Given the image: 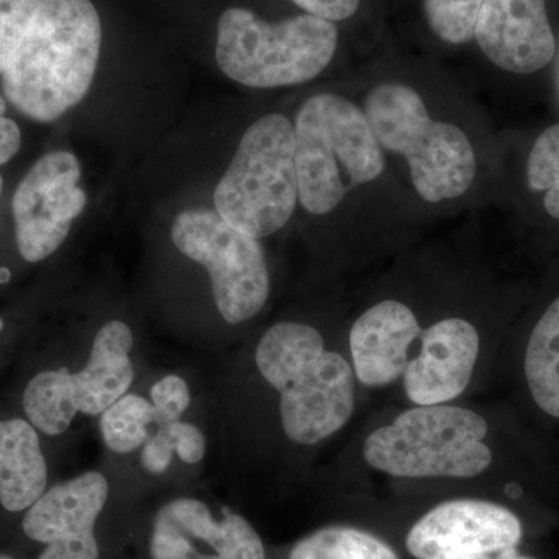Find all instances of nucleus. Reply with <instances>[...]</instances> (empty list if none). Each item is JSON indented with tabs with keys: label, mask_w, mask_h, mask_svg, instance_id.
Wrapping results in <instances>:
<instances>
[{
	"label": "nucleus",
	"mask_w": 559,
	"mask_h": 559,
	"mask_svg": "<svg viewBox=\"0 0 559 559\" xmlns=\"http://www.w3.org/2000/svg\"><path fill=\"white\" fill-rule=\"evenodd\" d=\"M80 178L79 159L69 151H53L21 180L14 191L13 216L22 259L31 263L49 259L68 238L87 201Z\"/></svg>",
	"instance_id": "10"
},
{
	"label": "nucleus",
	"mask_w": 559,
	"mask_h": 559,
	"mask_svg": "<svg viewBox=\"0 0 559 559\" xmlns=\"http://www.w3.org/2000/svg\"><path fill=\"white\" fill-rule=\"evenodd\" d=\"M381 148L403 154L419 197L428 202L462 197L476 175V154L465 132L430 119L423 98L403 84H381L366 102Z\"/></svg>",
	"instance_id": "5"
},
{
	"label": "nucleus",
	"mask_w": 559,
	"mask_h": 559,
	"mask_svg": "<svg viewBox=\"0 0 559 559\" xmlns=\"http://www.w3.org/2000/svg\"><path fill=\"white\" fill-rule=\"evenodd\" d=\"M474 38L498 68L522 75L546 68L557 50L546 0H484Z\"/></svg>",
	"instance_id": "15"
},
{
	"label": "nucleus",
	"mask_w": 559,
	"mask_h": 559,
	"mask_svg": "<svg viewBox=\"0 0 559 559\" xmlns=\"http://www.w3.org/2000/svg\"><path fill=\"white\" fill-rule=\"evenodd\" d=\"M336 47V25L312 14L267 24L252 11L230 9L219 17L216 61L245 86H293L322 73Z\"/></svg>",
	"instance_id": "6"
},
{
	"label": "nucleus",
	"mask_w": 559,
	"mask_h": 559,
	"mask_svg": "<svg viewBox=\"0 0 559 559\" xmlns=\"http://www.w3.org/2000/svg\"><path fill=\"white\" fill-rule=\"evenodd\" d=\"M488 425L477 412L436 404L404 411L364 441L370 468L401 479H471L491 466Z\"/></svg>",
	"instance_id": "4"
},
{
	"label": "nucleus",
	"mask_w": 559,
	"mask_h": 559,
	"mask_svg": "<svg viewBox=\"0 0 559 559\" xmlns=\"http://www.w3.org/2000/svg\"><path fill=\"white\" fill-rule=\"evenodd\" d=\"M463 559H538L535 557H530V555H522L518 547L514 549H506L500 551H495V554H480L473 555V557L463 558Z\"/></svg>",
	"instance_id": "29"
},
{
	"label": "nucleus",
	"mask_w": 559,
	"mask_h": 559,
	"mask_svg": "<svg viewBox=\"0 0 559 559\" xmlns=\"http://www.w3.org/2000/svg\"><path fill=\"white\" fill-rule=\"evenodd\" d=\"M100 47L91 0H43L3 70L5 97L33 120L60 119L90 92Z\"/></svg>",
	"instance_id": "1"
},
{
	"label": "nucleus",
	"mask_w": 559,
	"mask_h": 559,
	"mask_svg": "<svg viewBox=\"0 0 559 559\" xmlns=\"http://www.w3.org/2000/svg\"><path fill=\"white\" fill-rule=\"evenodd\" d=\"M0 193H2V178H0Z\"/></svg>",
	"instance_id": "31"
},
{
	"label": "nucleus",
	"mask_w": 559,
	"mask_h": 559,
	"mask_svg": "<svg viewBox=\"0 0 559 559\" xmlns=\"http://www.w3.org/2000/svg\"><path fill=\"white\" fill-rule=\"evenodd\" d=\"M171 240L207 270L216 308L227 323L246 322L263 310L271 280L257 238L231 226L216 210L193 209L173 221Z\"/></svg>",
	"instance_id": "9"
},
{
	"label": "nucleus",
	"mask_w": 559,
	"mask_h": 559,
	"mask_svg": "<svg viewBox=\"0 0 559 559\" xmlns=\"http://www.w3.org/2000/svg\"><path fill=\"white\" fill-rule=\"evenodd\" d=\"M421 331L414 311L401 301H380L360 314L348 340L356 380L366 388L393 384L403 377Z\"/></svg>",
	"instance_id": "16"
},
{
	"label": "nucleus",
	"mask_w": 559,
	"mask_h": 559,
	"mask_svg": "<svg viewBox=\"0 0 559 559\" xmlns=\"http://www.w3.org/2000/svg\"><path fill=\"white\" fill-rule=\"evenodd\" d=\"M299 198L293 123L270 114L242 135L215 190L216 212L227 223L257 238L288 224Z\"/></svg>",
	"instance_id": "7"
},
{
	"label": "nucleus",
	"mask_w": 559,
	"mask_h": 559,
	"mask_svg": "<svg viewBox=\"0 0 559 559\" xmlns=\"http://www.w3.org/2000/svg\"><path fill=\"white\" fill-rule=\"evenodd\" d=\"M522 522L499 503L455 499L440 503L415 522L406 547L415 559H463L520 546Z\"/></svg>",
	"instance_id": "11"
},
{
	"label": "nucleus",
	"mask_w": 559,
	"mask_h": 559,
	"mask_svg": "<svg viewBox=\"0 0 559 559\" xmlns=\"http://www.w3.org/2000/svg\"><path fill=\"white\" fill-rule=\"evenodd\" d=\"M153 559H266L263 540L241 514L221 520L202 500L165 503L154 518L150 539Z\"/></svg>",
	"instance_id": "13"
},
{
	"label": "nucleus",
	"mask_w": 559,
	"mask_h": 559,
	"mask_svg": "<svg viewBox=\"0 0 559 559\" xmlns=\"http://www.w3.org/2000/svg\"><path fill=\"white\" fill-rule=\"evenodd\" d=\"M173 448L164 433L157 430L156 436H151L142 448L143 468L151 474H162L168 469L171 463Z\"/></svg>",
	"instance_id": "27"
},
{
	"label": "nucleus",
	"mask_w": 559,
	"mask_h": 559,
	"mask_svg": "<svg viewBox=\"0 0 559 559\" xmlns=\"http://www.w3.org/2000/svg\"><path fill=\"white\" fill-rule=\"evenodd\" d=\"M0 559H13V558L5 557V555H0Z\"/></svg>",
	"instance_id": "30"
},
{
	"label": "nucleus",
	"mask_w": 559,
	"mask_h": 559,
	"mask_svg": "<svg viewBox=\"0 0 559 559\" xmlns=\"http://www.w3.org/2000/svg\"><path fill=\"white\" fill-rule=\"evenodd\" d=\"M294 140L299 200L312 215H326L349 191L384 171L366 112L340 95L308 98L297 112Z\"/></svg>",
	"instance_id": "3"
},
{
	"label": "nucleus",
	"mask_w": 559,
	"mask_h": 559,
	"mask_svg": "<svg viewBox=\"0 0 559 559\" xmlns=\"http://www.w3.org/2000/svg\"><path fill=\"white\" fill-rule=\"evenodd\" d=\"M308 14L325 21H345L356 13L359 0H293Z\"/></svg>",
	"instance_id": "26"
},
{
	"label": "nucleus",
	"mask_w": 559,
	"mask_h": 559,
	"mask_svg": "<svg viewBox=\"0 0 559 559\" xmlns=\"http://www.w3.org/2000/svg\"><path fill=\"white\" fill-rule=\"evenodd\" d=\"M40 2L43 0H0V73L9 66Z\"/></svg>",
	"instance_id": "23"
},
{
	"label": "nucleus",
	"mask_w": 559,
	"mask_h": 559,
	"mask_svg": "<svg viewBox=\"0 0 559 559\" xmlns=\"http://www.w3.org/2000/svg\"><path fill=\"white\" fill-rule=\"evenodd\" d=\"M479 353V331L468 320L444 319L423 330L417 353L403 373L407 399L415 406L459 399L473 380Z\"/></svg>",
	"instance_id": "14"
},
{
	"label": "nucleus",
	"mask_w": 559,
	"mask_h": 559,
	"mask_svg": "<svg viewBox=\"0 0 559 559\" xmlns=\"http://www.w3.org/2000/svg\"><path fill=\"white\" fill-rule=\"evenodd\" d=\"M261 377L277 390L286 437L312 447L330 439L355 411V370L344 356L325 347L314 326L280 322L255 349Z\"/></svg>",
	"instance_id": "2"
},
{
	"label": "nucleus",
	"mask_w": 559,
	"mask_h": 559,
	"mask_svg": "<svg viewBox=\"0 0 559 559\" xmlns=\"http://www.w3.org/2000/svg\"><path fill=\"white\" fill-rule=\"evenodd\" d=\"M530 189L546 191L544 207L559 221V124L543 132L528 157Z\"/></svg>",
	"instance_id": "21"
},
{
	"label": "nucleus",
	"mask_w": 559,
	"mask_h": 559,
	"mask_svg": "<svg viewBox=\"0 0 559 559\" xmlns=\"http://www.w3.org/2000/svg\"><path fill=\"white\" fill-rule=\"evenodd\" d=\"M46 457L38 432L25 419H0V503L9 511H24L46 492Z\"/></svg>",
	"instance_id": "17"
},
{
	"label": "nucleus",
	"mask_w": 559,
	"mask_h": 559,
	"mask_svg": "<svg viewBox=\"0 0 559 559\" xmlns=\"http://www.w3.org/2000/svg\"><path fill=\"white\" fill-rule=\"evenodd\" d=\"M524 371L533 401L559 419V297L530 334Z\"/></svg>",
	"instance_id": "18"
},
{
	"label": "nucleus",
	"mask_w": 559,
	"mask_h": 559,
	"mask_svg": "<svg viewBox=\"0 0 559 559\" xmlns=\"http://www.w3.org/2000/svg\"><path fill=\"white\" fill-rule=\"evenodd\" d=\"M159 432L167 437L173 451L178 452L179 459L183 463L197 465L204 459L207 441L198 426L178 419L170 425L159 426Z\"/></svg>",
	"instance_id": "25"
},
{
	"label": "nucleus",
	"mask_w": 559,
	"mask_h": 559,
	"mask_svg": "<svg viewBox=\"0 0 559 559\" xmlns=\"http://www.w3.org/2000/svg\"><path fill=\"white\" fill-rule=\"evenodd\" d=\"M156 423L153 403L127 393L102 414L100 430L106 447L116 454H130L150 439L148 426Z\"/></svg>",
	"instance_id": "20"
},
{
	"label": "nucleus",
	"mask_w": 559,
	"mask_h": 559,
	"mask_svg": "<svg viewBox=\"0 0 559 559\" xmlns=\"http://www.w3.org/2000/svg\"><path fill=\"white\" fill-rule=\"evenodd\" d=\"M134 336L130 326L110 320L95 334L84 369L40 371L24 390L28 421L47 436H61L76 415L97 417L127 395L134 381L131 349Z\"/></svg>",
	"instance_id": "8"
},
{
	"label": "nucleus",
	"mask_w": 559,
	"mask_h": 559,
	"mask_svg": "<svg viewBox=\"0 0 559 559\" xmlns=\"http://www.w3.org/2000/svg\"><path fill=\"white\" fill-rule=\"evenodd\" d=\"M289 559H401L385 540L348 525H330L301 538Z\"/></svg>",
	"instance_id": "19"
},
{
	"label": "nucleus",
	"mask_w": 559,
	"mask_h": 559,
	"mask_svg": "<svg viewBox=\"0 0 559 559\" xmlns=\"http://www.w3.org/2000/svg\"><path fill=\"white\" fill-rule=\"evenodd\" d=\"M108 498V479L97 471L44 492L22 521L25 535L46 546L38 559H100L95 525Z\"/></svg>",
	"instance_id": "12"
},
{
	"label": "nucleus",
	"mask_w": 559,
	"mask_h": 559,
	"mask_svg": "<svg viewBox=\"0 0 559 559\" xmlns=\"http://www.w3.org/2000/svg\"><path fill=\"white\" fill-rule=\"evenodd\" d=\"M151 403L156 409V425L178 421L190 406V390L178 374H167L151 389Z\"/></svg>",
	"instance_id": "24"
},
{
	"label": "nucleus",
	"mask_w": 559,
	"mask_h": 559,
	"mask_svg": "<svg viewBox=\"0 0 559 559\" xmlns=\"http://www.w3.org/2000/svg\"><path fill=\"white\" fill-rule=\"evenodd\" d=\"M484 0H425V14L432 32L451 44L474 38Z\"/></svg>",
	"instance_id": "22"
},
{
	"label": "nucleus",
	"mask_w": 559,
	"mask_h": 559,
	"mask_svg": "<svg viewBox=\"0 0 559 559\" xmlns=\"http://www.w3.org/2000/svg\"><path fill=\"white\" fill-rule=\"evenodd\" d=\"M5 102L0 97V165L16 156L22 142L20 127L5 117Z\"/></svg>",
	"instance_id": "28"
}]
</instances>
